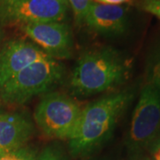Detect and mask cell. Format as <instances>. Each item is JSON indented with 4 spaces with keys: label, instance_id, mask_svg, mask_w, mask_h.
Wrapping results in <instances>:
<instances>
[{
    "label": "cell",
    "instance_id": "1",
    "mask_svg": "<svg viewBox=\"0 0 160 160\" xmlns=\"http://www.w3.org/2000/svg\"><path fill=\"white\" fill-rule=\"evenodd\" d=\"M132 97L130 92H119L101 98L81 109L74 131L68 140L71 154H89L105 142Z\"/></svg>",
    "mask_w": 160,
    "mask_h": 160
},
{
    "label": "cell",
    "instance_id": "2",
    "mask_svg": "<svg viewBox=\"0 0 160 160\" xmlns=\"http://www.w3.org/2000/svg\"><path fill=\"white\" fill-rule=\"evenodd\" d=\"M129 64L118 52L101 48L85 52L78 59L70 78L75 93L89 96L109 91L127 78Z\"/></svg>",
    "mask_w": 160,
    "mask_h": 160
},
{
    "label": "cell",
    "instance_id": "3",
    "mask_svg": "<svg viewBox=\"0 0 160 160\" xmlns=\"http://www.w3.org/2000/svg\"><path fill=\"white\" fill-rule=\"evenodd\" d=\"M63 76L62 63L51 57L32 63L0 87V98L8 104H24L46 92Z\"/></svg>",
    "mask_w": 160,
    "mask_h": 160
},
{
    "label": "cell",
    "instance_id": "4",
    "mask_svg": "<svg viewBox=\"0 0 160 160\" xmlns=\"http://www.w3.org/2000/svg\"><path fill=\"white\" fill-rule=\"evenodd\" d=\"M160 134V78L155 76L141 92L126 136L128 151L138 154Z\"/></svg>",
    "mask_w": 160,
    "mask_h": 160
},
{
    "label": "cell",
    "instance_id": "5",
    "mask_svg": "<svg viewBox=\"0 0 160 160\" xmlns=\"http://www.w3.org/2000/svg\"><path fill=\"white\" fill-rule=\"evenodd\" d=\"M82 108L68 95L47 92L40 100L34 119L46 135L59 140H69L74 131Z\"/></svg>",
    "mask_w": 160,
    "mask_h": 160
},
{
    "label": "cell",
    "instance_id": "6",
    "mask_svg": "<svg viewBox=\"0 0 160 160\" xmlns=\"http://www.w3.org/2000/svg\"><path fill=\"white\" fill-rule=\"evenodd\" d=\"M69 6L59 0H2L0 25H19L62 22Z\"/></svg>",
    "mask_w": 160,
    "mask_h": 160
},
{
    "label": "cell",
    "instance_id": "7",
    "mask_svg": "<svg viewBox=\"0 0 160 160\" xmlns=\"http://www.w3.org/2000/svg\"><path fill=\"white\" fill-rule=\"evenodd\" d=\"M20 28L36 46L52 59H67L70 56L72 36L68 24L47 22L27 24Z\"/></svg>",
    "mask_w": 160,
    "mask_h": 160
},
{
    "label": "cell",
    "instance_id": "8",
    "mask_svg": "<svg viewBox=\"0 0 160 160\" xmlns=\"http://www.w3.org/2000/svg\"><path fill=\"white\" fill-rule=\"evenodd\" d=\"M50 57L34 43L23 39L8 41L0 48V87L21 70Z\"/></svg>",
    "mask_w": 160,
    "mask_h": 160
},
{
    "label": "cell",
    "instance_id": "9",
    "mask_svg": "<svg viewBox=\"0 0 160 160\" xmlns=\"http://www.w3.org/2000/svg\"><path fill=\"white\" fill-rule=\"evenodd\" d=\"M84 23L89 29L99 34L122 35L128 29V11L122 6L92 3Z\"/></svg>",
    "mask_w": 160,
    "mask_h": 160
},
{
    "label": "cell",
    "instance_id": "10",
    "mask_svg": "<svg viewBox=\"0 0 160 160\" xmlns=\"http://www.w3.org/2000/svg\"><path fill=\"white\" fill-rule=\"evenodd\" d=\"M34 132V125L25 115L0 113V153L25 146Z\"/></svg>",
    "mask_w": 160,
    "mask_h": 160
},
{
    "label": "cell",
    "instance_id": "11",
    "mask_svg": "<svg viewBox=\"0 0 160 160\" xmlns=\"http://www.w3.org/2000/svg\"><path fill=\"white\" fill-rule=\"evenodd\" d=\"M38 153L34 149L23 146L22 148L0 153V160H37Z\"/></svg>",
    "mask_w": 160,
    "mask_h": 160
},
{
    "label": "cell",
    "instance_id": "12",
    "mask_svg": "<svg viewBox=\"0 0 160 160\" xmlns=\"http://www.w3.org/2000/svg\"><path fill=\"white\" fill-rule=\"evenodd\" d=\"M68 6H70L74 12V17L77 23L83 24L86 13L92 5L91 0H66Z\"/></svg>",
    "mask_w": 160,
    "mask_h": 160
},
{
    "label": "cell",
    "instance_id": "13",
    "mask_svg": "<svg viewBox=\"0 0 160 160\" xmlns=\"http://www.w3.org/2000/svg\"><path fill=\"white\" fill-rule=\"evenodd\" d=\"M37 160H69V158L60 147L50 145L38 155Z\"/></svg>",
    "mask_w": 160,
    "mask_h": 160
},
{
    "label": "cell",
    "instance_id": "14",
    "mask_svg": "<svg viewBox=\"0 0 160 160\" xmlns=\"http://www.w3.org/2000/svg\"><path fill=\"white\" fill-rule=\"evenodd\" d=\"M141 7L144 11L160 19V0H142Z\"/></svg>",
    "mask_w": 160,
    "mask_h": 160
},
{
    "label": "cell",
    "instance_id": "15",
    "mask_svg": "<svg viewBox=\"0 0 160 160\" xmlns=\"http://www.w3.org/2000/svg\"><path fill=\"white\" fill-rule=\"evenodd\" d=\"M100 4L104 5H113V6H120L123 3H126L128 0H95Z\"/></svg>",
    "mask_w": 160,
    "mask_h": 160
},
{
    "label": "cell",
    "instance_id": "16",
    "mask_svg": "<svg viewBox=\"0 0 160 160\" xmlns=\"http://www.w3.org/2000/svg\"><path fill=\"white\" fill-rule=\"evenodd\" d=\"M153 157L155 160H160V144L157 146V148L153 152Z\"/></svg>",
    "mask_w": 160,
    "mask_h": 160
},
{
    "label": "cell",
    "instance_id": "17",
    "mask_svg": "<svg viewBox=\"0 0 160 160\" xmlns=\"http://www.w3.org/2000/svg\"><path fill=\"white\" fill-rule=\"evenodd\" d=\"M2 38H3V33H2V31H1V29H0V42H1V40H2Z\"/></svg>",
    "mask_w": 160,
    "mask_h": 160
},
{
    "label": "cell",
    "instance_id": "18",
    "mask_svg": "<svg viewBox=\"0 0 160 160\" xmlns=\"http://www.w3.org/2000/svg\"><path fill=\"white\" fill-rule=\"evenodd\" d=\"M157 76H158V77L160 78V66H159V69H158V75H157Z\"/></svg>",
    "mask_w": 160,
    "mask_h": 160
},
{
    "label": "cell",
    "instance_id": "19",
    "mask_svg": "<svg viewBox=\"0 0 160 160\" xmlns=\"http://www.w3.org/2000/svg\"><path fill=\"white\" fill-rule=\"evenodd\" d=\"M59 1H62V2H66V3H67V1H66V0H59ZM67 4H68V3H67Z\"/></svg>",
    "mask_w": 160,
    "mask_h": 160
},
{
    "label": "cell",
    "instance_id": "20",
    "mask_svg": "<svg viewBox=\"0 0 160 160\" xmlns=\"http://www.w3.org/2000/svg\"><path fill=\"white\" fill-rule=\"evenodd\" d=\"M96 160H110V159H96Z\"/></svg>",
    "mask_w": 160,
    "mask_h": 160
},
{
    "label": "cell",
    "instance_id": "21",
    "mask_svg": "<svg viewBox=\"0 0 160 160\" xmlns=\"http://www.w3.org/2000/svg\"><path fill=\"white\" fill-rule=\"evenodd\" d=\"M1 1H2V0H0V2H1Z\"/></svg>",
    "mask_w": 160,
    "mask_h": 160
},
{
    "label": "cell",
    "instance_id": "22",
    "mask_svg": "<svg viewBox=\"0 0 160 160\" xmlns=\"http://www.w3.org/2000/svg\"><path fill=\"white\" fill-rule=\"evenodd\" d=\"M0 113H1V112H0Z\"/></svg>",
    "mask_w": 160,
    "mask_h": 160
}]
</instances>
